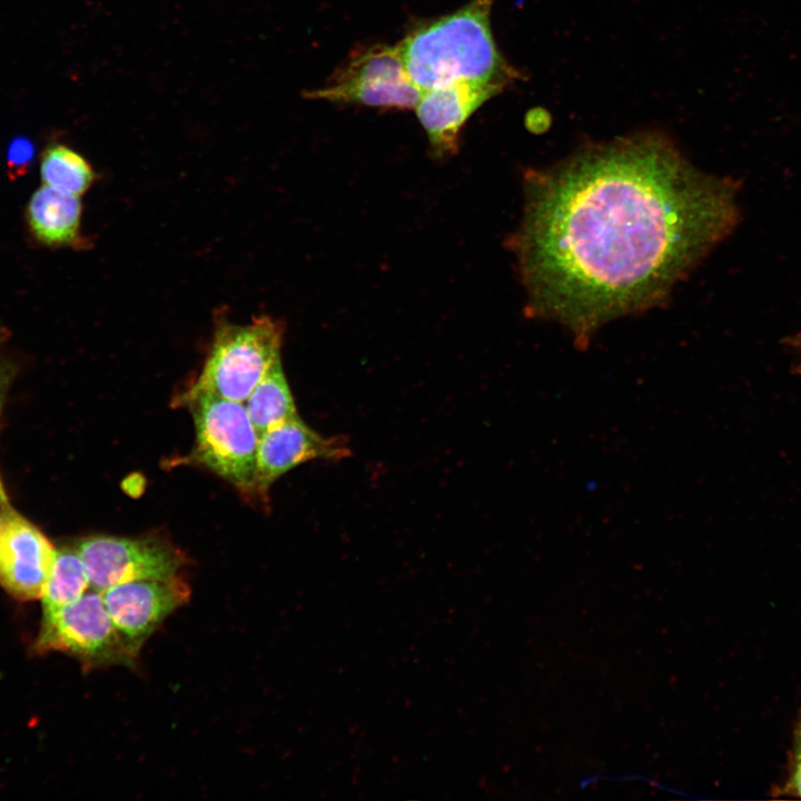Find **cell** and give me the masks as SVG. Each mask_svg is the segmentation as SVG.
I'll return each mask as SVG.
<instances>
[{"label":"cell","instance_id":"cell-1","mask_svg":"<svg viewBox=\"0 0 801 801\" xmlns=\"http://www.w3.org/2000/svg\"><path fill=\"white\" fill-rule=\"evenodd\" d=\"M524 180L511 241L527 310L580 348L610 320L664 301L739 220L730 181L656 132L587 146Z\"/></svg>","mask_w":801,"mask_h":801},{"label":"cell","instance_id":"cell-2","mask_svg":"<svg viewBox=\"0 0 801 801\" xmlns=\"http://www.w3.org/2000/svg\"><path fill=\"white\" fill-rule=\"evenodd\" d=\"M494 0H471L459 10L412 30L398 44L411 80L423 91L458 81L505 90L522 73L500 52L491 29Z\"/></svg>","mask_w":801,"mask_h":801},{"label":"cell","instance_id":"cell-3","mask_svg":"<svg viewBox=\"0 0 801 801\" xmlns=\"http://www.w3.org/2000/svg\"><path fill=\"white\" fill-rule=\"evenodd\" d=\"M180 402L189 406L195 423L192 461L229 482L243 494L259 495V436L244 403L205 392L184 393Z\"/></svg>","mask_w":801,"mask_h":801},{"label":"cell","instance_id":"cell-4","mask_svg":"<svg viewBox=\"0 0 801 801\" xmlns=\"http://www.w3.org/2000/svg\"><path fill=\"white\" fill-rule=\"evenodd\" d=\"M284 326L269 316L246 325L221 320L202 369L186 393H209L244 403L280 357Z\"/></svg>","mask_w":801,"mask_h":801},{"label":"cell","instance_id":"cell-5","mask_svg":"<svg viewBox=\"0 0 801 801\" xmlns=\"http://www.w3.org/2000/svg\"><path fill=\"white\" fill-rule=\"evenodd\" d=\"M36 649L69 653L88 668H135L139 656L115 626L102 594L92 589L77 601L43 615Z\"/></svg>","mask_w":801,"mask_h":801},{"label":"cell","instance_id":"cell-6","mask_svg":"<svg viewBox=\"0 0 801 801\" xmlns=\"http://www.w3.org/2000/svg\"><path fill=\"white\" fill-rule=\"evenodd\" d=\"M313 99L386 109L415 108L422 90L411 80L397 46L374 44L353 52Z\"/></svg>","mask_w":801,"mask_h":801},{"label":"cell","instance_id":"cell-7","mask_svg":"<svg viewBox=\"0 0 801 801\" xmlns=\"http://www.w3.org/2000/svg\"><path fill=\"white\" fill-rule=\"evenodd\" d=\"M76 551L85 564L90 589L100 593L127 582L176 576L187 561L178 547L158 536H88Z\"/></svg>","mask_w":801,"mask_h":801},{"label":"cell","instance_id":"cell-8","mask_svg":"<svg viewBox=\"0 0 801 801\" xmlns=\"http://www.w3.org/2000/svg\"><path fill=\"white\" fill-rule=\"evenodd\" d=\"M101 594L115 626L139 654L144 643L162 622L188 603L190 587L176 575L118 584Z\"/></svg>","mask_w":801,"mask_h":801},{"label":"cell","instance_id":"cell-9","mask_svg":"<svg viewBox=\"0 0 801 801\" xmlns=\"http://www.w3.org/2000/svg\"><path fill=\"white\" fill-rule=\"evenodd\" d=\"M56 548L32 523L2 507L0 524V585L19 600L41 597Z\"/></svg>","mask_w":801,"mask_h":801},{"label":"cell","instance_id":"cell-10","mask_svg":"<svg viewBox=\"0 0 801 801\" xmlns=\"http://www.w3.org/2000/svg\"><path fill=\"white\" fill-rule=\"evenodd\" d=\"M345 436H324L299 416L268 429L259 436L257 488L263 500L281 475L310 461L337 462L350 456Z\"/></svg>","mask_w":801,"mask_h":801},{"label":"cell","instance_id":"cell-11","mask_svg":"<svg viewBox=\"0 0 801 801\" xmlns=\"http://www.w3.org/2000/svg\"><path fill=\"white\" fill-rule=\"evenodd\" d=\"M503 90L494 85L458 81L423 90L414 108L433 155L441 159L458 150L459 135L472 113Z\"/></svg>","mask_w":801,"mask_h":801},{"label":"cell","instance_id":"cell-12","mask_svg":"<svg viewBox=\"0 0 801 801\" xmlns=\"http://www.w3.org/2000/svg\"><path fill=\"white\" fill-rule=\"evenodd\" d=\"M81 201L78 196L43 185L30 198L28 221L36 238L50 246L78 239Z\"/></svg>","mask_w":801,"mask_h":801},{"label":"cell","instance_id":"cell-13","mask_svg":"<svg viewBox=\"0 0 801 801\" xmlns=\"http://www.w3.org/2000/svg\"><path fill=\"white\" fill-rule=\"evenodd\" d=\"M244 405L258 436L298 416L280 357L255 386Z\"/></svg>","mask_w":801,"mask_h":801},{"label":"cell","instance_id":"cell-14","mask_svg":"<svg viewBox=\"0 0 801 801\" xmlns=\"http://www.w3.org/2000/svg\"><path fill=\"white\" fill-rule=\"evenodd\" d=\"M89 587L87 571L77 551L57 550L40 597L42 614H50L77 601Z\"/></svg>","mask_w":801,"mask_h":801},{"label":"cell","instance_id":"cell-15","mask_svg":"<svg viewBox=\"0 0 801 801\" xmlns=\"http://www.w3.org/2000/svg\"><path fill=\"white\" fill-rule=\"evenodd\" d=\"M40 174L44 185L78 197L95 179L88 161L65 145H52L43 152Z\"/></svg>","mask_w":801,"mask_h":801},{"label":"cell","instance_id":"cell-16","mask_svg":"<svg viewBox=\"0 0 801 801\" xmlns=\"http://www.w3.org/2000/svg\"><path fill=\"white\" fill-rule=\"evenodd\" d=\"M791 748L787 775L775 789V795L801 799V712L794 723Z\"/></svg>","mask_w":801,"mask_h":801},{"label":"cell","instance_id":"cell-17","mask_svg":"<svg viewBox=\"0 0 801 801\" xmlns=\"http://www.w3.org/2000/svg\"><path fill=\"white\" fill-rule=\"evenodd\" d=\"M34 155L33 144L23 137L14 138L7 152V164L11 174L22 175L29 168Z\"/></svg>","mask_w":801,"mask_h":801},{"label":"cell","instance_id":"cell-18","mask_svg":"<svg viewBox=\"0 0 801 801\" xmlns=\"http://www.w3.org/2000/svg\"><path fill=\"white\" fill-rule=\"evenodd\" d=\"M17 374V366L8 358L0 357V414L9 390Z\"/></svg>","mask_w":801,"mask_h":801},{"label":"cell","instance_id":"cell-19","mask_svg":"<svg viewBox=\"0 0 801 801\" xmlns=\"http://www.w3.org/2000/svg\"><path fill=\"white\" fill-rule=\"evenodd\" d=\"M0 502H8L4 491H3V487L1 485V482H0Z\"/></svg>","mask_w":801,"mask_h":801},{"label":"cell","instance_id":"cell-20","mask_svg":"<svg viewBox=\"0 0 801 801\" xmlns=\"http://www.w3.org/2000/svg\"><path fill=\"white\" fill-rule=\"evenodd\" d=\"M7 503H8V502H0V524H1V516H2V507H3V505L7 504Z\"/></svg>","mask_w":801,"mask_h":801},{"label":"cell","instance_id":"cell-21","mask_svg":"<svg viewBox=\"0 0 801 801\" xmlns=\"http://www.w3.org/2000/svg\"><path fill=\"white\" fill-rule=\"evenodd\" d=\"M800 347H801V344H800Z\"/></svg>","mask_w":801,"mask_h":801}]
</instances>
